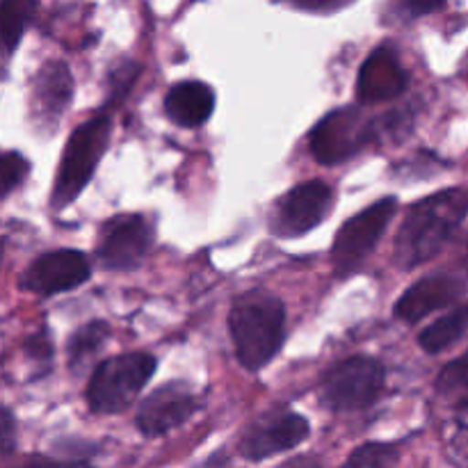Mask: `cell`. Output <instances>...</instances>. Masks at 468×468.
I'll use <instances>...</instances> for the list:
<instances>
[{"label": "cell", "mask_w": 468, "mask_h": 468, "mask_svg": "<svg viewBox=\"0 0 468 468\" xmlns=\"http://www.w3.org/2000/svg\"><path fill=\"white\" fill-rule=\"evenodd\" d=\"M446 7V0H400V12L407 18H420Z\"/></svg>", "instance_id": "obj_23"}, {"label": "cell", "mask_w": 468, "mask_h": 468, "mask_svg": "<svg viewBox=\"0 0 468 468\" xmlns=\"http://www.w3.org/2000/svg\"><path fill=\"white\" fill-rule=\"evenodd\" d=\"M154 245V229L142 215H117L103 227L96 259L105 270H135Z\"/></svg>", "instance_id": "obj_10"}, {"label": "cell", "mask_w": 468, "mask_h": 468, "mask_svg": "<svg viewBox=\"0 0 468 468\" xmlns=\"http://www.w3.org/2000/svg\"><path fill=\"white\" fill-rule=\"evenodd\" d=\"M154 373L155 359L146 352L112 356L91 373L87 405L94 414H122L135 402Z\"/></svg>", "instance_id": "obj_4"}, {"label": "cell", "mask_w": 468, "mask_h": 468, "mask_svg": "<svg viewBox=\"0 0 468 468\" xmlns=\"http://www.w3.org/2000/svg\"><path fill=\"white\" fill-rule=\"evenodd\" d=\"M73 96V78L64 62H46L32 85V112L39 126H58Z\"/></svg>", "instance_id": "obj_15"}, {"label": "cell", "mask_w": 468, "mask_h": 468, "mask_svg": "<svg viewBox=\"0 0 468 468\" xmlns=\"http://www.w3.org/2000/svg\"><path fill=\"white\" fill-rule=\"evenodd\" d=\"M26 352H30L32 359L48 361L50 359V343H48V338H46L44 334H39V336L30 338V341L26 343Z\"/></svg>", "instance_id": "obj_26"}, {"label": "cell", "mask_w": 468, "mask_h": 468, "mask_svg": "<svg viewBox=\"0 0 468 468\" xmlns=\"http://www.w3.org/2000/svg\"><path fill=\"white\" fill-rule=\"evenodd\" d=\"M396 210V197H384L338 229L332 245V265L338 277H347L361 268V263L368 259L370 251L382 240Z\"/></svg>", "instance_id": "obj_7"}, {"label": "cell", "mask_w": 468, "mask_h": 468, "mask_svg": "<svg viewBox=\"0 0 468 468\" xmlns=\"http://www.w3.org/2000/svg\"><path fill=\"white\" fill-rule=\"evenodd\" d=\"M37 0H3V12H0V32H3L5 55H12L16 46L21 44L23 32L30 26L35 16Z\"/></svg>", "instance_id": "obj_19"}, {"label": "cell", "mask_w": 468, "mask_h": 468, "mask_svg": "<svg viewBox=\"0 0 468 468\" xmlns=\"http://www.w3.org/2000/svg\"><path fill=\"white\" fill-rule=\"evenodd\" d=\"M464 282L457 274H432L416 282L396 304V318L414 324L434 311L451 306L464 295Z\"/></svg>", "instance_id": "obj_14"}, {"label": "cell", "mask_w": 468, "mask_h": 468, "mask_svg": "<svg viewBox=\"0 0 468 468\" xmlns=\"http://www.w3.org/2000/svg\"><path fill=\"white\" fill-rule=\"evenodd\" d=\"M468 336V304L457 306L451 314L439 318L430 327H425L419 336V346L423 347L428 355H439V352L448 350L455 343L464 341Z\"/></svg>", "instance_id": "obj_17"}, {"label": "cell", "mask_w": 468, "mask_h": 468, "mask_svg": "<svg viewBox=\"0 0 468 468\" xmlns=\"http://www.w3.org/2000/svg\"><path fill=\"white\" fill-rule=\"evenodd\" d=\"M279 468H323V466H320V462L315 460V457H295V460L286 462V464H282Z\"/></svg>", "instance_id": "obj_28"}, {"label": "cell", "mask_w": 468, "mask_h": 468, "mask_svg": "<svg viewBox=\"0 0 468 468\" xmlns=\"http://www.w3.org/2000/svg\"><path fill=\"white\" fill-rule=\"evenodd\" d=\"M398 446L393 443H364L356 448L341 468H393L398 462Z\"/></svg>", "instance_id": "obj_21"}, {"label": "cell", "mask_w": 468, "mask_h": 468, "mask_svg": "<svg viewBox=\"0 0 468 468\" xmlns=\"http://www.w3.org/2000/svg\"><path fill=\"white\" fill-rule=\"evenodd\" d=\"M292 7L304 9V12H315V14H332L338 9L347 7L355 0H288Z\"/></svg>", "instance_id": "obj_24"}, {"label": "cell", "mask_w": 468, "mask_h": 468, "mask_svg": "<svg viewBox=\"0 0 468 468\" xmlns=\"http://www.w3.org/2000/svg\"><path fill=\"white\" fill-rule=\"evenodd\" d=\"M437 393L443 400L468 407V350L446 366L437 378Z\"/></svg>", "instance_id": "obj_20"}, {"label": "cell", "mask_w": 468, "mask_h": 468, "mask_svg": "<svg viewBox=\"0 0 468 468\" xmlns=\"http://www.w3.org/2000/svg\"><path fill=\"white\" fill-rule=\"evenodd\" d=\"M110 336V327L101 320L96 323H87L69 338V366L71 370H82L101 350H103L105 341Z\"/></svg>", "instance_id": "obj_18"}, {"label": "cell", "mask_w": 468, "mask_h": 468, "mask_svg": "<svg viewBox=\"0 0 468 468\" xmlns=\"http://www.w3.org/2000/svg\"><path fill=\"white\" fill-rule=\"evenodd\" d=\"M14 428H16V425H14V419H12V411L9 410H3V455L5 457H9L12 455V451H14V443H16V439H14Z\"/></svg>", "instance_id": "obj_25"}, {"label": "cell", "mask_w": 468, "mask_h": 468, "mask_svg": "<svg viewBox=\"0 0 468 468\" xmlns=\"http://www.w3.org/2000/svg\"><path fill=\"white\" fill-rule=\"evenodd\" d=\"M91 277L90 259L78 250L46 251L37 256L18 279V288L32 295L50 297L67 292Z\"/></svg>", "instance_id": "obj_11"}, {"label": "cell", "mask_w": 468, "mask_h": 468, "mask_svg": "<svg viewBox=\"0 0 468 468\" xmlns=\"http://www.w3.org/2000/svg\"><path fill=\"white\" fill-rule=\"evenodd\" d=\"M199 410V398L190 384L174 379L146 396L137 410L135 425L144 437H163L192 419Z\"/></svg>", "instance_id": "obj_12"}, {"label": "cell", "mask_w": 468, "mask_h": 468, "mask_svg": "<svg viewBox=\"0 0 468 468\" xmlns=\"http://www.w3.org/2000/svg\"><path fill=\"white\" fill-rule=\"evenodd\" d=\"M27 172H30L27 160L18 151H7L3 160H0V195H12V190H16L26 181Z\"/></svg>", "instance_id": "obj_22"}, {"label": "cell", "mask_w": 468, "mask_h": 468, "mask_svg": "<svg viewBox=\"0 0 468 468\" xmlns=\"http://www.w3.org/2000/svg\"><path fill=\"white\" fill-rule=\"evenodd\" d=\"M236 356L247 370H261L279 355L286 338V309L282 300L263 288L247 291L233 302L229 314Z\"/></svg>", "instance_id": "obj_2"}, {"label": "cell", "mask_w": 468, "mask_h": 468, "mask_svg": "<svg viewBox=\"0 0 468 468\" xmlns=\"http://www.w3.org/2000/svg\"><path fill=\"white\" fill-rule=\"evenodd\" d=\"M387 370L373 356H350L324 373L320 400L332 411H361L379 400Z\"/></svg>", "instance_id": "obj_5"}, {"label": "cell", "mask_w": 468, "mask_h": 468, "mask_svg": "<svg viewBox=\"0 0 468 468\" xmlns=\"http://www.w3.org/2000/svg\"><path fill=\"white\" fill-rule=\"evenodd\" d=\"M110 135H112V119L108 114H96V117L87 119L69 135L62 160H59L58 176H55L53 195H50V206L55 210L67 208L85 190L101 158L108 151Z\"/></svg>", "instance_id": "obj_3"}, {"label": "cell", "mask_w": 468, "mask_h": 468, "mask_svg": "<svg viewBox=\"0 0 468 468\" xmlns=\"http://www.w3.org/2000/svg\"><path fill=\"white\" fill-rule=\"evenodd\" d=\"M215 110V91L201 80L176 82L165 96V114L172 123L197 128L210 119Z\"/></svg>", "instance_id": "obj_16"}, {"label": "cell", "mask_w": 468, "mask_h": 468, "mask_svg": "<svg viewBox=\"0 0 468 468\" xmlns=\"http://www.w3.org/2000/svg\"><path fill=\"white\" fill-rule=\"evenodd\" d=\"M410 87V73L402 67L393 44H382L368 55L356 78V96L361 103H384L402 96Z\"/></svg>", "instance_id": "obj_13"}, {"label": "cell", "mask_w": 468, "mask_h": 468, "mask_svg": "<svg viewBox=\"0 0 468 468\" xmlns=\"http://www.w3.org/2000/svg\"><path fill=\"white\" fill-rule=\"evenodd\" d=\"M14 468H76L73 464H62V462H53L46 460V457H30L23 464L14 466Z\"/></svg>", "instance_id": "obj_27"}, {"label": "cell", "mask_w": 468, "mask_h": 468, "mask_svg": "<svg viewBox=\"0 0 468 468\" xmlns=\"http://www.w3.org/2000/svg\"><path fill=\"white\" fill-rule=\"evenodd\" d=\"M334 206V190L323 181H309L288 190L272 210V229L279 238H300L318 227Z\"/></svg>", "instance_id": "obj_9"}, {"label": "cell", "mask_w": 468, "mask_h": 468, "mask_svg": "<svg viewBox=\"0 0 468 468\" xmlns=\"http://www.w3.org/2000/svg\"><path fill=\"white\" fill-rule=\"evenodd\" d=\"M379 137V119L366 117L356 105L338 108L320 119L311 131L309 146L315 160L323 165H338L361 154L370 142Z\"/></svg>", "instance_id": "obj_6"}, {"label": "cell", "mask_w": 468, "mask_h": 468, "mask_svg": "<svg viewBox=\"0 0 468 468\" xmlns=\"http://www.w3.org/2000/svg\"><path fill=\"white\" fill-rule=\"evenodd\" d=\"M468 215V192L441 190L414 204L396 238V263L405 270L423 265L441 254Z\"/></svg>", "instance_id": "obj_1"}, {"label": "cell", "mask_w": 468, "mask_h": 468, "mask_svg": "<svg viewBox=\"0 0 468 468\" xmlns=\"http://www.w3.org/2000/svg\"><path fill=\"white\" fill-rule=\"evenodd\" d=\"M311 428L304 416L295 411H268L247 425L242 432L238 451L245 460L263 462L279 452L292 451L309 437Z\"/></svg>", "instance_id": "obj_8"}]
</instances>
